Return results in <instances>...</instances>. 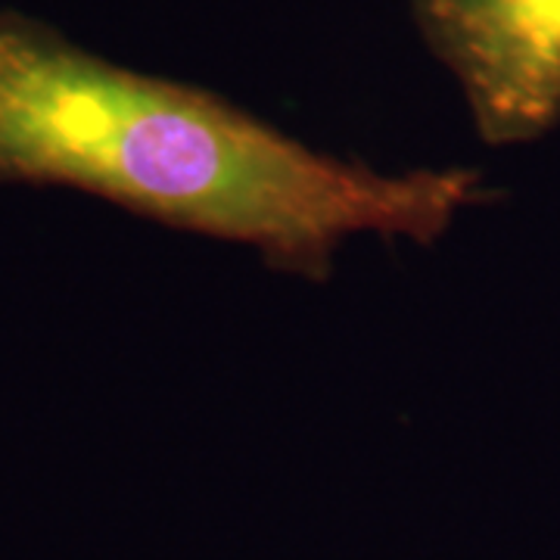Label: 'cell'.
Returning <instances> with one entry per match:
<instances>
[{"mask_svg": "<svg viewBox=\"0 0 560 560\" xmlns=\"http://www.w3.org/2000/svg\"><path fill=\"white\" fill-rule=\"evenodd\" d=\"M411 20L482 143L523 147L560 128V0H411Z\"/></svg>", "mask_w": 560, "mask_h": 560, "instance_id": "obj_2", "label": "cell"}, {"mask_svg": "<svg viewBox=\"0 0 560 560\" xmlns=\"http://www.w3.org/2000/svg\"><path fill=\"white\" fill-rule=\"evenodd\" d=\"M0 184L72 187L175 231L330 278L346 241L436 243L492 200L474 168L377 172L200 84L138 72L0 10Z\"/></svg>", "mask_w": 560, "mask_h": 560, "instance_id": "obj_1", "label": "cell"}]
</instances>
